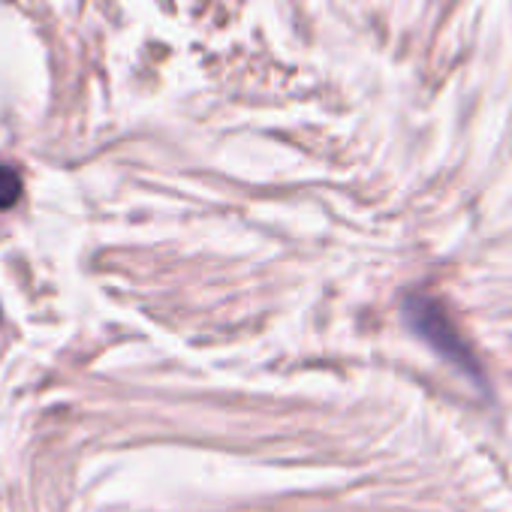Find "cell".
Masks as SVG:
<instances>
[{
  "instance_id": "6da1fadb",
  "label": "cell",
  "mask_w": 512,
  "mask_h": 512,
  "mask_svg": "<svg viewBox=\"0 0 512 512\" xmlns=\"http://www.w3.org/2000/svg\"><path fill=\"white\" fill-rule=\"evenodd\" d=\"M404 317H407V326L422 341H428L446 362H452L455 368H461L464 374L479 380V362L470 353V347L464 344V338L458 335L455 323L449 320V314L443 311L440 302H434L428 296H410L404 302Z\"/></svg>"
},
{
  "instance_id": "7a4b0ae2",
  "label": "cell",
  "mask_w": 512,
  "mask_h": 512,
  "mask_svg": "<svg viewBox=\"0 0 512 512\" xmlns=\"http://www.w3.org/2000/svg\"><path fill=\"white\" fill-rule=\"evenodd\" d=\"M19 196H22V175L13 166L0 163V211L13 208Z\"/></svg>"
}]
</instances>
